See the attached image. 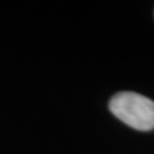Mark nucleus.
I'll return each instance as SVG.
<instances>
[{
	"label": "nucleus",
	"mask_w": 154,
	"mask_h": 154,
	"mask_svg": "<svg viewBox=\"0 0 154 154\" xmlns=\"http://www.w3.org/2000/svg\"><path fill=\"white\" fill-rule=\"evenodd\" d=\"M109 110L116 118L137 131L154 128V102L134 91H121L109 100Z\"/></svg>",
	"instance_id": "nucleus-1"
}]
</instances>
